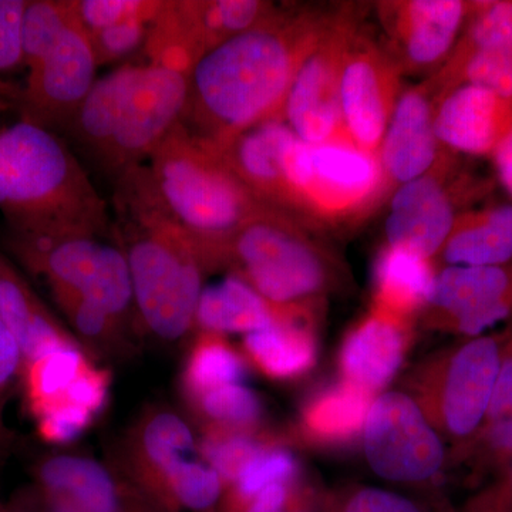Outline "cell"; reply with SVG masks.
Masks as SVG:
<instances>
[{
    "instance_id": "cell-1",
    "label": "cell",
    "mask_w": 512,
    "mask_h": 512,
    "mask_svg": "<svg viewBox=\"0 0 512 512\" xmlns=\"http://www.w3.org/2000/svg\"><path fill=\"white\" fill-rule=\"evenodd\" d=\"M332 13L276 6L264 22L202 56L188 74L181 124L211 147H221L259 124L282 120L296 73Z\"/></svg>"
},
{
    "instance_id": "cell-2",
    "label": "cell",
    "mask_w": 512,
    "mask_h": 512,
    "mask_svg": "<svg viewBox=\"0 0 512 512\" xmlns=\"http://www.w3.org/2000/svg\"><path fill=\"white\" fill-rule=\"evenodd\" d=\"M114 211L113 238L126 255L138 323L165 342L184 338L207 272L194 239L165 211L144 165L116 181Z\"/></svg>"
},
{
    "instance_id": "cell-3",
    "label": "cell",
    "mask_w": 512,
    "mask_h": 512,
    "mask_svg": "<svg viewBox=\"0 0 512 512\" xmlns=\"http://www.w3.org/2000/svg\"><path fill=\"white\" fill-rule=\"evenodd\" d=\"M0 212L9 234L113 232L109 207L72 147L28 121L0 130Z\"/></svg>"
},
{
    "instance_id": "cell-4",
    "label": "cell",
    "mask_w": 512,
    "mask_h": 512,
    "mask_svg": "<svg viewBox=\"0 0 512 512\" xmlns=\"http://www.w3.org/2000/svg\"><path fill=\"white\" fill-rule=\"evenodd\" d=\"M144 167L165 211L194 239L207 272L224 242L268 208L210 144L181 123Z\"/></svg>"
},
{
    "instance_id": "cell-5",
    "label": "cell",
    "mask_w": 512,
    "mask_h": 512,
    "mask_svg": "<svg viewBox=\"0 0 512 512\" xmlns=\"http://www.w3.org/2000/svg\"><path fill=\"white\" fill-rule=\"evenodd\" d=\"M227 268L279 308L312 309L336 278L328 252L308 228L266 210L245 222L218 249L210 271Z\"/></svg>"
},
{
    "instance_id": "cell-6",
    "label": "cell",
    "mask_w": 512,
    "mask_h": 512,
    "mask_svg": "<svg viewBox=\"0 0 512 512\" xmlns=\"http://www.w3.org/2000/svg\"><path fill=\"white\" fill-rule=\"evenodd\" d=\"M285 175V215L306 228L356 224L392 195L379 154L350 140L311 146L293 137Z\"/></svg>"
},
{
    "instance_id": "cell-7",
    "label": "cell",
    "mask_w": 512,
    "mask_h": 512,
    "mask_svg": "<svg viewBox=\"0 0 512 512\" xmlns=\"http://www.w3.org/2000/svg\"><path fill=\"white\" fill-rule=\"evenodd\" d=\"M8 248L45 281L53 299L79 298L124 320L134 312L126 255L99 235H8Z\"/></svg>"
},
{
    "instance_id": "cell-8",
    "label": "cell",
    "mask_w": 512,
    "mask_h": 512,
    "mask_svg": "<svg viewBox=\"0 0 512 512\" xmlns=\"http://www.w3.org/2000/svg\"><path fill=\"white\" fill-rule=\"evenodd\" d=\"M507 336H477L437 357L412 394L441 436L471 446L493 394Z\"/></svg>"
},
{
    "instance_id": "cell-9",
    "label": "cell",
    "mask_w": 512,
    "mask_h": 512,
    "mask_svg": "<svg viewBox=\"0 0 512 512\" xmlns=\"http://www.w3.org/2000/svg\"><path fill=\"white\" fill-rule=\"evenodd\" d=\"M484 190L463 174L460 156L447 151L429 173L390 195L386 245L436 262L464 205Z\"/></svg>"
},
{
    "instance_id": "cell-10",
    "label": "cell",
    "mask_w": 512,
    "mask_h": 512,
    "mask_svg": "<svg viewBox=\"0 0 512 512\" xmlns=\"http://www.w3.org/2000/svg\"><path fill=\"white\" fill-rule=\"evenodd\" d=\"M362 8L339 6L333 10L318 45L296 73L286 97L282 121L311 146L349 140L340 111V72L346 50L362 28Z\"/></svg>"
},
{
    "instance_id": "cell-11",
    "label": "cell",
    "mask_w": 512,
    "mask_h": 512,
    "mask_svg": "<svg viewBox=\"0 0 512 512\" xmlns=\"http://www.w3.org/2000/svg\"><path fill=\"white\" fill-rule=\"evenodd\" d=\"M373 473L392 483H423L446 463L443 436L412 394H377L362 430Z\"/></svg>"
},
{
    "instance_id": "cell-12",
    "label": "cell",
    "mask_w": 512,
    "mask_h": 512,
    "mask_svg": "<svg viewBox=\"0 0 512 512\" xmlns=\"http://www.w3.org/2000/svg\"><path fill=\"white\" fill-rule=\"evenodd\" d=\"M187 97V74L141 63L100 170L116 183L127 171L146 164L183 120Z\"/></svg>"
},
{
    "instance_id": "cell-13",
    "label": "cell",
    "mask_w": 512,
    "mask_h": 512,
    "mask_svg": "<svg viewBox=\"0 0 512 512\" xmlns=\"http://www.w3.org/2000/svg\"><path fill=\"white\" fill-rule=\"evenodd\" d=\"M97 69L90 37L74 16L55 45L25 70L13 104L19 120L62 137L96 83Z\"/></svg>"
},
{
    "instance_id": "cell-14",
    "label": "cell",
    "mask_w": 512,
    "mask_h": 512,
    "mask_svg": "<svg viewBox=\"0 0 512 512\" xmlns=\"http://www.w3.org/2000/svg\"><path fill=\"white\" fill-rule=\"evenodd\" d=\"M403 73L383 43L360 28L346 50L340 72V111L346 136L379 154L384 133L403 93Z\"/></svg>"
},
{
    "instance_id": "cell-15",
    "label": "cell",
    "mask_w": 512,
    "mask_h": 512,
    "mask_svg": "<svg viewBox=\"0 0 512 512\" xmlns=\"http://www.w3.org/2000/svg\"><path fill=\"white\" fill-rule=\"evenodd\" d=\"M474 2L390 0L375 9L386 40L383 46L406 74L434 76L453 53Z\"/></svg>"
},
{
    "instance_id": "cell-16",
    "label": "cell",
    "mask_w": 512,
    "mask_h": 512,
    "mask_svg": "<svg viewBox=\"0 0 512 512\" xmlns=\"http://www.w3.org/2000/svg\"><path fill=\"white\" fill-rule=\"evenodd\" d=\"M512 313V262L443 266L421 315L431 328L477 338Z\"/></svg>"
},
{
    "instance_id": "cell-17",
    "label": "cell",
    "mask_w": 512,
    "mask_h": 512,
    "mask_svg": "<svg viewBox=\"0 0 512 512\" xmlns=\"http://www.w3.org/2000/svg\"><path fill=\"white\" fill-rule=\"evenodd\" d=\"M33 476L32 498L39 512H143L151 505L130 503L119 481L92 458L46 457Z\"/></svg>"
},
{
    "instance_id": "cell-18",
    "label": "cell",
    "mask_w": 512,
    "mask_h": 512,
    "mask_svg": "<svg viewBox=\"0 0 512 512\" xmlns=\"http://www.w3.org/2000/svg\"><path fill=\"white\" fill-rule=\"evenodd\" d=\"M512 130V100L463 83L436 100L434 131L457 156L491 158Z\"/></svg>"
},
{
    "instance_id": "cell-19",
    "label": "cell",
    "mask_w": 512,
    "mask_h": 512,
    "mask_svg": "<svg viewBox=\"0 0 512 512\" xmlns=\"http://www.w3.org/2000/svg\"><path fill=\"white\" fill-rule=\"evenodd\" d=\"M434 110L436 94L426 80L404 89L397 101L379 150L392 194L400 185L429 173L447 153L434 131Z\"/></svg>"
},
{
    "instance_id": "cell-20",
    "label": "cell",
    "mask_w": 512,
    "mask_h": 512,
    "mask_svg": "<svg viewBox=\"0 0 512 512\" xmlns=\"http://www.w3.org/2000/svg\"><path fill=\"white\" fill-rule=\"evenodd\" d=\"M409 345L410 320L372 306L343 340L339 356L342 382L376 397L399 372Z\"/></svg>"
},
{
    "instance_id": "cell-21",
    "label": "cell",
    "mask_w": 512,
    "mask_h": 512,
    "mask_svg": "<svg viewBox=\"0 0 512 512\" xmlns=\"http://www.w3.org/2000/svg\"><path fill=\"white\" fill-rule=\"evenodd\" d=\"M295 137L282 120L266 121L221 147H212L252 195L271 210H286L285 156Z\"/></svg>"
},
{
    "instance_id": "cell-22",
    "label": "cell",
    "mask_w": 512,
    "mask_h": 512,
    "mask_svg": "<svg viewBox=\"0 0 512 512\" xmlns=\"http://www.w3.org/2000/svg\"><path fill=\"white\" fill-rule=\"evenodd\" d=\"M0 319L18 342L23 365L74 345L72 335L0 252Z\"/></svg>"
},
{
    "instance_id": "cell-23",
    "label": "cell",
    "mask_w": 512,
    "mask_h": 512,
    "mask_svg": "<svg viewBox=\"0 0 512 512\" xmlns=\"http://www.w3.org/2000/svg\"><path fill=\"white\" fill-rule=\"evenodd\" d=\"M141 63H124L97 77L92 90L80 104L66 131L70 147L92 160L100 168L119 123L128 92L136 82Z\"/></svg>"
},
{
    "instance_id": "cell-24",
    "label": "cell",
    "mask_w": 512,
    "mask_h": 512,
    "mask_svg": "<svg viewBox=\"0 0 512 512\" xmlns=\"http://www.w3.org/2000/svg\"><path fill=\"white\" fill-rule=\"evenodd\" d=\"M313 312L293 313L268 328L244 336L245 359L278 382H291L311 372L318 360Z\"/></svg>"
},
{
    "instance_id": "cell-25",
    "label": "cell",
    "mask_w": 512,
    "mask_h": 512,
    "mask_svg": "<svg viewBox=\"0 0 512 512\" xmlns=\"http://www.w3.org/2000/svg\"><path fill=\"white\" fill-rule=\"evenodd\" d=\"M301 312L313 311L272 305L244 279L229 274L222 281L202 289L195 311L194 328L215 335L241 333L245 336L255 330L268 328L279 319Z\"/></svg>"
},
{
    "instance_id": "cell-26",
    "label": "cell",
    "mask_w": 512,
    "mask_h": 512,
    "mask_svg": "<svg viewBox=\"0 0 512 512\" xmlns=\"http://www.w3.org/2000/svg\"><path fill=\"white\" fill-rule=\"evenodd\" d=\"M437 261L446 266L511 264L512 204L461 212Z\"/></svg>"
},
{
    "instance_id": "cell-27",
    "label": "cell",
    "mask_w": 512,
    "mask_h": 512,
    "mask_svg": "<svg viewBox=\"0 0 512 512\" xmlns=\"http://www.w3.org/2000/svg\"><path fill=\"white\" fill-rule=\"evenodd\" d=\"M437 271L430 259L384 245L375 262L373 308L412 322L429 301Z\"/></svg>"
},
{
    "instance_id": "cell-28",
    "label": "cell",
    "mask_w": 512,
    "mask_h": 512,
    "mask_svg": "<svg viewBox=\"0 0 512 512\" xmlns=\"http://www.w3.org/2000/svg\"><path fill=\"white\" fill-rule=\"evenodd\" d=\"M370 396L345 382L315 394L303 409L301 427L306 439L318 443L340 444L362 434Z\"/></svg>"
},
{
    "instance_id": "cell-29",
    "label": "cell",
    "mask_w": 512,
    "mask_h": 512,
    "mask_svg": "<svg viewBox=\"0 0 512 512\" xmlns=\"http://www.w3.org/2000/svg\"><path fill=\"white\" fill-rule=\"evenodd\" d=\"M197 450L190 424L170 410H161L141 421L131 451V471L140 488L175 461Z\"/></svg>"
},
{
    "instance_id": "cell-30",
    "label": "cell",
    "mask_w": 512,
    "mask_h": 512,
    "mask_svg": "<svg viewBox=\"0 0 512 512\" xmlns=\"http://www.w3.org/2000/svg\"><path fill=\"white\" fill-rule=\"evenodd\" d=\"M245 372L244 353L235 349L225 336L200 332L185 359L181 387L191 402L217 387L241 383Z\"/></svg>"
},
{
    "instance_id": "cell-31",
    "label": "cell",
    "mask_w": 512,
    "mask_h": 512,
    "mask_svg": "<svg viewBox=\"0 0 512 512\" xmlns=\"http://www.w3.org/2000/svg\"><path fill=\"white\" fill-rule=\"evenodd\" d=\"M90 359L80 343L66 346L23 365V392L32 417L62 402Z\"/></svg>"
},
{
    "instance_id": "cell-32",
    "label": "cell",
    "mask_w": 512,
    "mask_h": 512,
    "mask_svg": "<svg viewBox=\"0 0 512 512\" xmlns=\"http://www.w3.org/2000/svg\"><path fill=\"white\" fill-rule=\"evenodd\" d=\"M473 444L484 448L493 466L512 463V335L505 340L497 382Z\"/></svg>"
},
{
    "instance_id": "cell-33",
    "label": "cell",
    "mask_w": 512,
    "mask_h": 512,
    "mask_svg": "<svg viewBox=\"0 0 512 512\" xmlns=\"http://www.w3.org/2000/svg\"><path fill=\"white\" fill-rule=\"evenodd\" d=\"M204 436L197 444L202 460L214 468L225 490L235 478L271 440L255 429H221L204 427Z\"/></svg>"
},
{
    "instance_id": "cell-34",
    "label": "cell",
    "mask_w": 512,
    "mask_h": 512,
    "mask_svg": "<svg viewBox=\"0 0 512 512\" xmlns=\"http://www.w3.org/2000/svg\"><path fill=\"white\" fill-rule=\"evenodd\" d=\"M204 427L255 429L262 417V402L242 383L227 384L201 394L190 402Z\"/></svg>"
},
{
    "instance_id": "cell-35",
    "label": "cell",
    "mask_w": 512,
    "mask_h": 512,
    "mask_svg": "<svg viewBox=\"0 0 512 512\" xmlns=\"http://www.w3.org/2000/svg\"><path fill=\"white\" fill-rule=\"evenodd\" d=\"M299 474L298 458L279 444H266L229 485L232 501L242 511L249 501L276 484H293Z\"/></svg>"
},
{
    "instance_id": "cell-36",
    "label": "cell",
    "mask_w": 512,
    "mask_h": 512,
    "mask_svg": "<svg viewBox=\"0 0 512 512\" xmlns=\"http://www.w3.org/2000/svg\"><path fill=\"white\" fill-rule=\"evenodd\" d=\"M72 0H28L23 16V72L50 49L73 22Z\"/></svg>"
},
{
    "instance_id": "cell-37",
    "label": "cell",
    "mask_w": 512,
    "mask_h": 512,
    "mask_svg": "<svg viewBox=\"0 0 512 512\" xmlns=\"http://www.w3.org/2000/svg\"><path fill=\"white\" fill-rule=\"evenodd\" d=\"M28 0H0V110L15 104L13 76L23 70L22 29Z\"/></svg>"
},
{
    "instance_id": "cell-38",
    "label": "cell",
    "mask_w": 512,
    "mask_h": 512,
    "mask_svg": "<svg viewBox=\"0 0 512 512\" xmlns=\"http://www.w3.org/2000/svg\"><path fill=\"white\" fill-rule=\"evenodd\" d=\"M163 0H72L74 16L87 35L110 28L133 16L156 18Z\"/></svg>"
},
{
    "instance_id": "cell-39",
    "label": "cell",
    "mask_w": 512,
    "mask_h": 512,
    "mask_svg": "<svg viewBox=\"0 0 512 512\" xmlns=\"http://www.w3.org/2000/svg\"><path fill=\"white\" fill-rule=\"evenodd\" d=\"M153 19L146 15L133 16L90 35L99 67L119 63L138 49H143Z\"/></svg>"
},
{
    "instance_id": "cell-40",
    "label": "cell",
    "mask_w": 512,
    "mask_h": 512,
    "mask_svg": "<svg viewBox=\"0 0 512 512\" xmlns=\"http://www.w3.org/2000/svg\"><path fill=\"white\" fill-rule=\"evenodd\" d=\"M33 419L40 439L50 444H69L90 429L96 416L82 407L62 403Z\"/></svg>"
},
{
    "instance_id": "cell-41",
    "label": "cell",
    "mask_w": 512,
    "mask_h": 512,
    "mask_svg": "<svg viewBox=\"0 0 512 512\" xmlns=\"http://www.w3.org/2000/svg\"><path fill=\"white\" fill-rule=\"evenodd\" d=\"M110 373L107 370L96 367L92 362L84 367L83 372L77 376L72 386L67 390L62 403L73 404L89 410L94 416H99L106 407L110 394ZM56 404V406H57ZM55 407V406H53ZM52 409V407H50ZM46 412V410H45ZM43 413V412H42ZM39 416V414H37Z\"/></svg>"
},
{
    "instance_id": "cell-42",
    "label": "cell",
    "mask_w": 512,
    "mask_h": 512,
    "mask_svg": "<svg viewBox=\"0 0 512 512\" xmlns=\"http://www.w3.org/2000/svg\"><path fill=\"white\" fill-rule=\"evenodd\" d=\"M22 372L23 355L18 342L0 319V446L8 439V431L3 423V410L8 402L10 390L22 379Z\"/></svg>"
},
{
    "instance_id": "cell-43",
    "label": "cell",
    "mask_w": 512,
    "mask_h": 512,
    "mask_svg": "<svg viewBox=\"0 0 512 512\" xmlns=\"http://www.w3.org/2000/svg\"><path fill=\"white\" fill-rule=\"evenodd\" d=\"M343 512H421L419 508L392 491L380 488H360L350 495Z\"/></svg>"
},
{
    "instance_id": "cell-44",
    "label": "cell",
    "mask_w": 512,
    "mask_h": 512,
    "mask_svg": "<svg viewBox=\"0 0 512 512\" xmlns=\"http://www.w3.org/2000/svg\"><path fill=\"white\" fill-rule=\"evenodd\" d=\"M242 512H308L296 504L293 484H276L249 501Z\"/></svg>"
},
{
    "instance_id": "cell-45",
    "label": "cell",
    "mask_w": 512,
    "mask_h": 512,
    "mask_svg": "<svg viewBox=\"0 0 512 512\" xmlns=\"http://www.w3.org/2000/svg\"><path fill=\"white\" fill-rule=\"evenodd\" d=\"M498 183L512 200V130L490 158Z\"/></svg>"
},
{
    "instance_id": "cell-46",
    "label": "cell",
    "mask_w": 512,
    "mask_h": 512,
    "mask_svg": "<svg viewBox=\"0 0 512 512\" xmlns=\"http://www.w3.org/2000/svg\"><path fill=\"white\" fill-rule=\"evenodd\" d=\"M485 512H512V463L503 481L484 500Z\"/></svg>"
},
{
    "instance_id": "cell-47",
    "label": "cell",
    "mask_w": 512,
    "mask_h": 512,
    "mask_svg": "<svg viewBox=\"0 0 512 512\" xmlns=\"http://www.w3.org/2000/svg\"><path fill=\"white\" fill-rule=\"evenodd\" d=\"M5 512H39V510H37L35 501H33L32 495H30V497L22 498V500L16 501L10 507H6Z\"/></svg>"
},
{
    "instance_id": "cell-48",
    "label": "cell",
    "mask_w": 512,
    "mask_h": 512,
    "mask_svg": "<svg viewBox=\"0 0 512 512\" xmlns=\"http://www.w3.org/2000/svg\"><path fill=\"white\" fill-rule=\"evenodd\" d=\"M143 512H161V511H158L157 508H154L153 505H151V507L146 508V510H144Z\"/></svg>"
},
{
    "instance_id": "cell-49",
    "label": "cell",
    "mask_w": 512,
    "mask_h": 512,
    "mask_svg": "<svg viewBox=\"0 0 512 512\" xmlns=\"http://www.w3.org/2000/svg\"><path fill=\"white\" fill-rule=\"evenodd\" d=\"M0 512H5V507H2V505H0Z\"/></svg>"
}]
</instances>
